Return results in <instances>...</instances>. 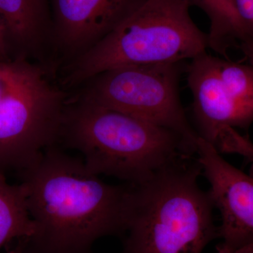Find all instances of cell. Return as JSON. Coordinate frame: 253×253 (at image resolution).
<instances>
[{"mask_svg": "<svg viewBox=\"0 0 253 253\" xmlns=\"http://www.w3.org/2000/svg\"><path fill=\"white\" fill-rule=\"evenodd\" d=\"M234 3L245 33L253 42V0H234Z\"/></svg>", "mask_w": 253, "mask_h": 253, "instance_id": "14", "label": "cell"}, {"mask_svg": "<svg viewBox=\"0 0 253 253\" xmlns=\"http://www.w3.org/2000/svg\"><path fill=\"white\" fill-rule=\"evenodd\" d=\"M68 99L69 92L51 70L16 59L14 75L0 99V172H19L57 145Z\"/></svg>", "mask_w": 253, "mask_h": 253, "instance_id": "5", "label": "cell"}, {"mask_svg": "<svg viewBox=\"0 0 253 253\" xmlns=\"http://www.w3.org/2000/svg\"><path fill=\"white\" fill-rule=\"evenodd\" d=\"M201 8L211 21L208 48L230 60L229 49L238 48L253 61V42L245 33L236 11L234 0H189Z\"/></svg>", "mask_w": 253, "mask_h": 253, "instance_id": "11", "label": "cell"}, {"mask_svg": "<svg viewBox=\"0 0 253 253\" xmlns=\"http://www.w3.org/2000/svg\"><path fill=\"white\" fill-rule=\"evenodd\" d=\"M18 173L33 225L18 253H91L98 239L126 232L129 184L104 182L58 145Z\"/></svg>", "mask_w": 253, "mask_h": 253, "instance_id": "1", "label": "cell"}, {"mask_svg": "<svg viewBox=\"0 0 253 253\" xmlns=\"http://www.w3.org/2000/svg\"><path fill=\"white\" fill-rule=\"evenodd\" d=\"M182 67L179 62L113 68L96 75L70 94L171 129L196 154L199 135L179 96Z\"/></svg>", "mask_w": 253, "mask_h": 253, "instance_id": "6", "label": "cell"}, {"mask_svg": "<svg viewBox=\"0 0 253 253\" xmlns=\"http://www.w3.org/2000/svg\"><path fill=\"white\" fill-rule=\"evenodd\" d=\"M10 59H11V57L6 41V33L0 20V61H9Z\"/></svg>", "mask_w": 253, "mask_h": 253, "instance_id": "16", "label": "cell"}, {"mask_svg": "<svg viewBox=\"0 0 253 253\" xmlns=\"http://www.w3.org/2000/svg\"><path fill=\"white\" fill-rule=\"evenodd\" d=\"M0 20L12 59H26L54 69L47 0H0Z\"/></svg>", "mask_w": 253, "mask_h": 253, "instance_id": "10", "label": "cell"}, {"mask_svg": "<svg viewBox=\"0 0 253 253\" xmlns=\"http://www.w3.org/2000/svg\"><path fill=\"white\" fill-rule=\"evenodd\" d=\"M217 58L205 52L186 66L196 131L219 154H238L252 159V143L236 128H249L253 116L241 109L226 90L218 75Z\"/></svg>", "mask_w": 253, "mask_h": 253, "instance_id": "7", "label": "cell"}, {"mask_svg": "<svg viewBox=\"0 0 253 253\" xmlns=\"http://www.w3.org/2000/svg\"><path fill=\"white\" fill-rule=\"evenodd\" d=\"M16 66V59L0 61V99L7 89Z\"/></svg>", "mask_w": 253, "mask_h": 253, "instance_id": "15", "label": "cell"}, {"mask_svg": "<svg viewBox=\"0 0 253 253\" xmlns=\"http://www.w3.org/2000/svg\"><path fill=\"white\" fill-rule=\"evenodd\" d=\"M189 0H144L99 42L60 68L68 92L113 68L183 62L206 52L207 33L190 16Z\"/></svg>", "mask_w": 253, "mask_h": 253, "instance_id": "4", "label": "cell"}, {"mask_svg": "<svg viewBox=\"0 0 253 253\" xmlns=\"http://www.w3.org/2000/svg\"><path fill=\"white\" fill-rule=\"evenodd\" d=\"M93 174L137 184L176 158L194 156L174 131L70 94L57 142Z\"/></svg>", "mask_w": 253, "mask_h": 253, "instance_id": "3", "label": "cell"}, {"mask_svg": "<svg viewBox=\"0 0 253 253\" xmlns=\"http://www.w3.org/2000/svg\"><path fill=\"white\" fill-rule=\"evenodd\" d=\"M196 154L211 184L208 195L220 212L217 253H253V179L231 166L202 138Z\"/></svg>", "mask_w": 253, "mask_h": 253, "instance_id": "8", "label": "cell"}, {"mask_svg": "<svg viewBox=\"0 0 253 253\" xmlns=\"http://www.w3.org/2000/svg\"><path fill=\"white\" fill-rule=\"evenodd\" d=\"M33 231L22 186L10 184L0 172V250L14 240L28 237Z\"/></svg>", "mask_w": 253, "mask_h": 253, "instance_id": "12", "label": "cell"}, {"mask_svg": "<svg viewBox=\"0 0 253 253\" xmlns=\"http://www.w3.org/2000/svg\"><path fill=\"white\" fill-rule=\"evenodd\" d=\"M52 59L56 72L81 56L144 0H51Z\"/></svg>", "mask_w": 253, "mask_h": 253, "instance_id": "9", "label": "cell"}, {"mask_svg": "<svg viewBox=\"0 0 253 253\" xmlns=\"http://www.w3.org/2000/svg\"><path fill=\"white\" fill-rule=\"evenodd\" d=\"M8 253H18L16 252V250L12 249L9 250V251H8Z\"/></svg>", "mask_w": 253, "mask_h": 253, "instance_id": "17", "label": "cell"}, {"mask_svg": "<svg viewBox=\"0 0 253 253\" xmlns=\"http://www.w3.org/2000/svg\"><path fill=\"white\" fill-rule=\"evenodd\" d=\"M201 172L197 158L184 155L141 182L128 184L123 253H201L219 238L214 206L198 184Z\"/></svg>", "mask_w": 253, "mask_h": 253, "instance_id": "2", "label": "cell"}, {"mask_svg": "<svg viewBox=\"0 0 253 253\" xmlns=\"http://www.w3.org/2000/svg\"><path fill=\"white\" fill-rule=\"evenodd\" d=\"M217 65L226 90L241 109L253 116V66L218 57Z\"/></svg>", "mask_w": 253, "mask_h": 253, "instance_id": "13", "label": "cell"}]
</instances>
